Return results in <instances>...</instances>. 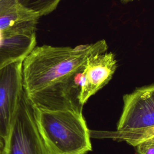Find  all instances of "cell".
I'll return each mask as SVG.
<instances>
[{
	"label": "cell",
	"mask_w": 154,
	"mask_h": 154,
	"mask_svg": "<svg viewBox=\"0 0 154 154\" xmlns=\"http://www.w3.org/2000/svg\"><path fill=\"white\" fill-rule=\"evenodd\" d=\"M146 143V144H153L154 145V135L142 140L141 142H140L139 143ZM138 143V144H139Z\"/></svg>",
	"instance_id": "cell-10"
},
{
	"label": "cell",
	"mask_w": 154,
	"mask_h": 154,
	"mask_svg": "<svg viewBox=\"0 0 154 154\" xmlns=\"http://www.w3.org/2000/svg\"><path fill=\"white\" fill-rule=\"evenodd\" d=\"M32 108L39 132L52 154H86L91 151L90 129L82 113Z\"/></svg>",
	"instance_id": "cell-2"
},
{
	"label": "cell",
	"mask_w": 154,
	"mask_h": 154,
	"mask_svg": "<svg viewBox=\"0 0 154 154\" xmlns=\"http://www.w3.org/2000/svg\"><path fill=\"white\" fill-rule=\"evenodd\" d=\"M105 40L69 46H35L22 61L23 91L28 96L79 76L89 57L106 52Z\"/></svg>",
	"instance_id": "cell-1"
},
{
	"label": "cell",
	"mask_w": 154,
	"mask_h": 154,
	"mask_svg": "<svg viewBox=\"0 0 154 154\" xmlns=\"http://www.w3.org/2000/svg\"><path fill=\"white\" fill-rule=\"evenodd\" d=\"M4 139L0 136V153L2 152L3 148H4Z\"/></svg>",
	"instance_id": "cell-11"
},
{
	"label": "cell",
	"mask_w": 154,
	"mask_h": 154,
	"mask_svg": "<svg viewBox=\"0 0 154 154\" xmlns=\"http://www.w3.org/2000/svg\"><path fill=\"white\" fill-rule=\"evenodd\" d=\"M62 0H0V5L12 7L19 5L40 17L54 11Z\"/></svg>",
	"instance_id": "cell-8"
},
{
	"label": "cell",
	"mask_w": 154,
	"mask_h": 154,
	"mask_svg": "<svg viewBox=\"0 0 154 154\" xmlns=\"http://www.w3.org/2000/svg\"><path fill=\"white\" fill-rule=\"evenodd\" d=\"M40 16L22 7H0V69L20 60L36 46Z\"/></svg>",
	"instance_id": "cell-4"
},
{
	"label": "cell",
	"mask_w": 154,
	"mask_h": 154,
	"mask_svg": "<svg viewBox=\"0 0 154 154\" xmlns=\"http://www.w3.org/2000/svg\"><path fill=\"white\" fill-rule=\"evenodd\" d=\"M0 154H2V153H0Z\"/></svg>",
	"instance_id": "cell-13"
},
{
	"label": "cell",
	"mask_w": 154,
	"mask_h": 154,
	"mask_svg": "<svg viewBox=\"0 0 154 154\" xmlns=\"http://www.w3.org/2000/svg\"><path fill=\"white\" fill-rule=\"evenodd\" d=\"M23 60L0 69V136L4 139L17 111L23 92Z\"/></svg>",
	"instance_id": "cell-6"
},
{
	"label": "cell",
	"mask_w": 154,
	"mask_h": 154,
	"mask_svg": "<svg viewBox=\"0 0 154 154\" xmlns=\"http://www.w3.org/2000/svg\"><path fill=\"white\" fill-rule=\"evenodd\" d=\"M123 100L116 131H92V138L124 141L135 147L154 134V84L137 88L125 94Z\"/></svg>",
	"instance_id": "cell-3"
},
{
	"label": "cell",
	"mask_w": 154,
	"mask_h": 154,
	"mask_svg": "<svg viewBox=\"0 0 154 154\" xmlns=\"http://www.w3.org/2000/svg\"><path fill=\"white\" fill-rule=\"evenodd\" d=\"M137 154H154V145L141 143L135 146Z\"/></svg>",
	"instance_id": "cell-9"
},
{
	"label": "cell",
	"mask_w": 154,
	"mask_h": 154,
	"mask_svg": "<svg viewBox=\"0 0 154 154\" xmlns=\"http://www.w3.org/2000/svg\"><path fill=\"white\" fill-rule=\"evenodd\" d=\"M4 142L2 154H52L39 132L24 91Z\"/></svg>",
	"instance_id": "cell-5"
},
{
	"label": "cell",
	"mask_w": 154,
	"mask_h": 154,
	"mask_svg": "<svg viewBox=\"0 0 154 154\" xmlns=\"http://www.w3.org/2000/svg\"><path fill=\"white\" fill-rule=\"evenodd\" d=\"M117 67L115 55L111 52L96 54L88 58L81 75L79 99L82 105L109 82Z\"/></svg>",
	"instance_id": "cell-7"
},
{
	"label": "cell",
	"mask_w": 154,
	"mask_h": 154,
	"mask_svg": "<svg viewBox=\"0 0 154 154\" xmlns=\"http://www.w3.org/2000/svg\"><path fill=\"white\" fill-rule=\"evenodd\" d=\"M120 1L122 3H128V2H129L134 1L135 0H120Z\"/></svg>",
	"instance_id": "cell-12"
}]
</instances>
